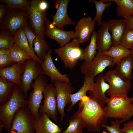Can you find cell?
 <instances>
[{
    "label": "cell",
    "mask_w": 133,
    "mask_h": 133,
    "mask_svg": "<svg viewBox=\"0 0 133 133\" xmlns=\"http://www.w3.org/2000/svg\"><path fill=\"white\" fill-rule=\"evenodd\" d=\"M77 111L83 121L84 127L90 132L99 133L102 123H107L104 108L99 101L90 96L83 97Z\"/></svg>",
    "instance_id": "6da1fadb"
},
{
    "label": "cell",
    "mask_w": 133,
    "mask_h": 133,
    "mask_svg": "<svg viewBox=\"0 0 133 133\" xmlns=\"http://www.w3.org/2000/svg\"><path fill=\"white\" fill-rule=\"evenodd\" d=\"M0 121L5 130L9 133L11 130L13 118L16 112L21 107L28 106V101L18 86L15 84L10 99L0 104Z\"/></svg>",
    "instance_id": "7a4b0ae2"
},
{
    "label": "cell",
    "mask_w": 133,
    "mask_h": 133,
    "mask_svg": "<svg viewBox=\"0 0 133 133\" xmlns=\"http://www.w3.org/2000/svg\"><path fill=\"white\" fill-rule=\"evenodd\" d=\"M48 3L43 0H33L27 11L31 29L39 39H45L44 31L45 26L49 21L47 10Z\"/></svg>",
    "instance_id": "3957f363"
},
{
    "label": "cell",
    "mask_w": 133,
    "mask_h": 133,
    "mask_svg": "<svg viewBox=\"0 0 133 133\" xmlns=\"http://www.w3.org/2000/svg\"><path fill=\"white\" fill-rule=\"evenodd\" d=\"M132 102V98L127 96L113 95L108 98L106 106L104 108L107 118L122 119L125 117L130 110Z\"/></svg>",
    "instance_id": "277c9868"
},
{
    "label": "cell",
    "mask_w": 133,
    "mask_h": 133,
    "mask_svg": "<svg viewBox=\"0 0 133 133\" xmlns=\"http://www.w3.org/2000/svg\"><path fill=\"white\" fill-rule=\"evenodd\" d=\"M29 18L27 11L18 9H6L0 23V31H5L13 35L16 31L28 24Z\"/></svg>",
    "instance_id": "5b68a950"
},
{
    "label": "cell",
    "mask_w": 133,
    "mask_h": 133,
    "mask_svg": "<svg viewBox=\"0 0 133 133\" xmlns=\"http://www.w3.org/2000/svg\"><path fill=\"white\" fill-rule=\"evenodd\" d=\"M80 42L77 38L62 47L55 49V53L63 62L65 66L72 69L76 65L83 50L80 47Z\"/></svg>",
    "instance_id": "8992f818"
},
{
    "label": "cell",
    "mask_w": 133,
    "mask_h": 133,
    "mask_svg": "<svg viewBox=\"0 0 133 133\" xmlns=\"http://www.w3.org/2000/svg\"><path fill=\"white\" fill-rule=\"evenodd\" d=\"M116 65L111 57L97 52L94 58L91 61H84L80 67L83 74L94 78L101 74L107 67H112Z\"/></svg>",
    "instance_id": "52a82bcc"
},
{
    "label": "cell",
    "mask_w": 133,
    "mask_h": 133,
    "mask_svg": "<svg viewBox=\"0 0 133 133\" xmlns=\"http://www.w3.org/2000/svg\"><path fill=\"white\" fill-rule=\"evenodd\" d=\"M34 117L27 106L20 108L12 120L8 133H34Z\"/></svg>",
    "instance_id": "ba28073f"
},
{
    "label": "cell",
    "mask_w": 133,
    "mask_h": 133,
    "mask_svg": "<svg viewBox=\"0 0 133 133\" xmlns=\"http://www.w3.org/2000/svg\"><path fill=\"white\" fill-rule=\"evenodd\" d=\"M24 68L20 78L21 91L26 98L28 92L32 88L33 80L43 75L40 64L31 58L24 63Z\"/></svg>",
    "instance_id": "9c48e42d"
},
{
    "label": "cell",
    "mask_w": 133,
    "mask_h": 133,
    "mask_svg": "<svg viewBox=\"0 0 133 133\" xmlns=\"http://www.w3.org/2000/svg\"><path fill=\"white\" fill-rule=\"evenodd\" d=\"M48 82L47 78L43 75H40L33 83L32 88L33 90L28 96L27 107L34 117L39 113L40 104L43 97V91Z\"/></svg>",
    "instance_id": "30bf717a"
},
{
    "label": "cell",
    "mask_w": 133,
    "mask_h": 133,
    "mask_svg": "<svg viewBox=\"0 0 133 133\" xmlns=\"http://www.w3.org/2000/svg\"><path fill=\"white\" fill-rule=\"evenodd\" d=\"M104 78L110 86L106 94L110 97L116 95H128L132 85L131 82L123 80L117 74L115 70L107 71L104 75Z\"/></svg>",
    "instance_id": "8fae6325"
},
{
    "label": "cell",
    "mask_w": 133,
    "mask_h": 133,
    "mask_svg": "<svg viewBox=\"0 0 133 133\" xmlns=\"http://www.w3.org/2000/svg\"><path fill=\"white\" fill-rule=\"evenodd\" d=\"M43 95L44 98L43 104L40 106L39 113L45 114L57 122L58 112L56 91L53 85L47 84L43 90Z\"/></svg>",
    "instance_id": "7c38bea8"
},
{
    "label": "cell",
    "mask_w": 133,
    "mask_h": 133,
    "mask_svg": "<svg viewBox=\"0 0 133 133\" xmlns=\"http://www.w3.org/2000/svg\"><path fill=\"white\" fill-rule=\"evenodd\" d=\"M53 83L56 91L57 111L62 121L65 116V107L67 104H71L70 95L74 88L70 82L56 81Z\"/></svg>",
    "instance_id": "4fadbf2b"
},
{
    "label": "cell",
    "mask_w": 133,
    "mask_h": 133,
    "mask_svg": "<svg viewBox=\"0 0 133 133\" xmlns=\"http://www.w3.org/2000/svg\"><path fill=\"white\" fill-rule=\"evenodd\" d=\"M52 53V50L50 48L43 62L40 64L43 75L49 76L53 83L56 81L70 82V79L68 75L66 74H62L56 68L51 57Z\"/></svg>",
    "instance_id": "5bb4252c"
},
{
    "label": "cell",
    "mask_w": 133,
    "mask_h": 133,
    "mask_svg": "<svg viewBox=\"0 0 133 133\" xmlns=\"http://www.w3.org/2000/svg\"><path fill=\"white\" fill-rule=\"evenodd\" d=\"M45 35L56 41L60 47L64 46L69 42L72 39L76 38L75 31H65L58 28L53 24L49 20L45 30Z\"/></svg>",
    "instance_id": "9a60e30c"
},
{
    "label": "cell",
    "mask_w": 133,
    "mask_h": 133,
    "mask_svg": "<svg viewBox=\"0 0 133 133\" xmlns=\"http://www.w3.org/2000/svg\"><path fill=\"white\" fill-rule=\"evenodd\" d=\"M56 13L52 17L51 23L59 29L63 30L68 25H75L76 23L68 16L67 8L69 0H58L56 1Z\"/></svg>",
    "instance_id": "2e32d148"
},
{
    "label": "cell",
    "mask_w": 133,
    "mask_h": 133,
    "mask_svg": "<svg viewBox=\"0 0 133 133\" xmlns=\"http://www.w3.org/2000/svg\"><path fill=\"white\" fill-rule=\"evenodd\" d=\"M95 22L89 16L83 17L76 23L75 35L81 43H83L89 39L94 31Z\"/></svg>",
    "instance_id": "e0dca14e"
},
{
    "label": "cell",
    "mask_w": 133,
    "mask_h": 133,
    "mask_svg": "<svg viewBox=\"0 0 133 133\" xmlns=\"http://www.w3.org/2000/svg\"><path fill=\"white\" fill-rule=\"evenodd\" d=\"M35 133H61V129L44 114L39 113L34 117Z\"/></svg>",
    "instance_id": "ac0fdd59"
},
{
    "label": "cell",
    "mask_w": 133,
    "mask_h": 133,
    "mask_svg": "<svg viewBox=\"0 0 133 133\" xmlns=\"http://www.w3.org/2000/svg\"><path fill=\"white\" fill-rule=\"evenodd\" d=\"M97 32V43L98 52L101 54L109 49L112 42L107 22H102Z\"/></svg>",
    "instance_id": "d6986e66"
},
{
    "label": "cell",
    "mask_w": 133,
    "mask_h": 133,
    "mask_svg": "<svg viewBox=\"0 0 133 133\" xmlns=\"http://www.w3.org/2000/svg\"><path fill=\"white\" fill-rule=\"evenodd\" d=\"M24 68V63H12L8 66L0 69V77L14 83L19 87Z\"/></svg>",
    "instance_id": "ffe728a7"
},
{
    "label": "cell",
    "mask_w": 133,
    "mask_h": 133,
    "mask_svg": "<svg viewBox=\"0 0 133 133\" xmlns=\"http://www.w3.org/2000/svg\"><path fill=\"white\" fill-rule=\"evenodd\" d=\"M109 87V84L105 80L104 75L100 74L96 76L92 89L89 91L90 96L102 104H105L108 98L105 95Z\"/></svg>",
    "instance_id": "44dd1931"
},
{
    "label": "cell",
    "mask_w": 133,
    "mask_h": 133,
    "mask_svg": "<svg viewBox=\"0 0 133 133\" xmlns=\"http://www.w3.org/2000/svg\"><path fill=\"white\" fill-rule=\"evenodd\" d=\"M109 31L111 33L113 46L120 44L122 38L127 27L124 19H111L107 21Z\"/></svg>",
    "instance_id": "7402d4cb"
},
{
    "label": "cell",
    "mask_w": 133,
    "mask_h": 133,
    "mask_svg": "<svg viewBox=\"0 0 133 133\" xmlns=\"http://www.w3.org/2000/svg\"><path fill=\"white\" fill-rule=\"evenodd\" d=\"M117 65L115 70L117 74L124 81L130 82L133 68V59L131 55L122 59Z\"/></svg>",
    "instance_id": "603a6c76"
},
{
    "label": "cell",
    "mask_w": 133,
    "mask_h": 133,
    "mask_svg": "<svg viewBox=\"0 0 133 133\" xmlns=\"http://www.w3.org/2000/svg\"><path fill=\"white\" fill-rule=\"evenodd\" d=\"M95 78L85 75L84 78V82L83 85L76 93L71 94L70 95L71 104L68 108V112L71 111L74 105L82 98L86 96L87 92L91 91L95 83Z\"/></svg>",
    "instance_id": "cb8c5ba5"
},
{
    "label": "cell",
    "mask_w": 133,
    "mask_h": 133,
    "mask_svg": "<svg viewBox=\"0 0 133 133\" xmlns=\"http://www.w3.org/2000/svg\"><path fill=\"white\" fill-rule=\"evenodd\" d=\"M15 40V43L20 48L28 53L32 58L39 63L42 62L31 50L27 39L25 34L23 28L16 31L13 35Z\"/></svg>",
    "instance_id": "d4e9b609"
},
{
    "label": "cell",
    "mask_w": 133,
    "mask_h": 133,
    "mask_svg": "<svg viewBox=\"0 0 133 133\" xmlns=\"http://www.w3.org/2000/svg\"><path fill=\"white\" fill-rule=\"evenodd\" d=\"M101 54L111 57L117 65L122 59L130 55L131 52L130 50L119 45L112 46L107 51Z\"/></svg>",
    "instance_id": "484cf974"
},
{
    "label": "cell",
    "mask_w": 133,
    "mask_h": 133,
    "mask_svg": "<svg viewBox=\"0 0 133 133\" xmlns=\"http://www.w3.org/2000/svg\"><path fill=\"white\" fill-rule=\"evenodd\" d=\"M9 54L12 63H24L32 58L31 56L15 43L9 49Z\"/></svg>",
    "instance_id": "4316f807"
},
{
    "label": "cell",
    "mask_w": 133,
    "mask_h": 133,
    "mask_svg": "<svg viewBox=\"0 0 133 133\" xmlns=\"http://www.w3.org/2000/svg\"><path fill=\"white\" fill-rule=\"evenodd\" d=\"M97 32L93 31L89 44L83 50L80 60H84L86 62L91 61L94 58L97 50Z\"/></svg>",
    "instance_id": "83f0119b"
},
{
    "label": "cell",
    "mask_w": 133,
    "mask_h": 133,
    "mask_svg": "<svg viewBox=\"0 0 133 133\" xmlns=\"http://www.w3.org/2000/svg\"><path fill=\"white\" fill-rule=\"evenodd\" d=\"M117 5L116 12L118 16L124 19L133 13V3L131 0H111Z\"/></svg>",
    "instance_id": "f1b7e54d"
},
{
    "label": "cell",
    "mask_w": 133,
    "mask_h": 133,
    "mask_svg": "<svg viewBox=\"0 0 133 133\" xmlns=\"http://www.w3.org/2000/svg\"><path fill=\"white\" fill-rule=\"evenodd\" d=\"M15 85L12 82L0 77V104L10 99Z\"/></svg>",
    "instance_id": "f546056e"
},
{
    "label": "cell",
    "mask_w": 133,
    "mask_h": 133,
    "mask_svg": "<svg viewBox=\"0 0 133 133\" xmlns=\"http://www.w3.org/2000/svg\"><path fill=\"white\" fill-rule=\"evenodd\" d=\"M84 127L83 120L77 111L72 116L69 121L68 126L62 133H80L82 132V129Z\"/></svg>",
    "instance_id": "4dcf8cb0"
},
{
    "label": "cell",
    "mask_w": 133,
    "mask_h": 133,
    "mask_svg": "<svg viewBox=\"0 0 133 133\" xmlns=\"http://www.w3.org/2000/svg\"><path fill=\"white\" fill-rule=\"evenodd\" d=\"M90 2L93 3L96 9V15L93 20L96 22L98 25L100 26L102 22V16L105 10L112 5L111 1L109 0H90Z\"/></svg>",
    "instance_id": "1f68e13d"
},
{
    "label": "cell",
    "mask_w": 133,
    "mask_h": 133,
    "mask_svg": "<svg viewBox=\"0 0 133 133\" xmlns=\"http://www.w3.org/2000/svg\"><path fill=\"white\" fill-rule=\"evenodd\" d=\"M33 49L37 56L42 61L50 48L47 42L44 39H39L36 36L33 42Z\"/></svg>",
    "instance_id": "d6a6232c"
},
{
    "label": "cell",
    "mask_w": 133,
    "mask_h": 133,
    "mask_svg": "<svg viewBox=\"0 0 133 133\" xmlns=\"http://www.w3.org/2000/svg\"><path fill=\"white\" fill-rule=\"evenodd\" d=\"M0 2L5 4L7 9H18L27 11L31 1L26 0H1Z\"/></svg>",
    "instance_id": "836d02e7"
},
{
    "label": "cell",
    "mask_w": 133,
    "mask_h": 133,
    "mask_svg": "<svg viewBox=\"0 0 133 133\" xmlns=\"http://www.w3.org/2000/svg\"><path fill=\"white\" fill-rule=\"evenodd\" d=\"M0 49H9L15 43L13 35L5 31H0Z\"/></svg>",
    "instance_id": "e575fe53"
},
{
    "label": "cell",
    "mask_w": 133,
    "mask_h": 133,
    "mask_svg": "<svg viewBox=\"0 0 133 133\" xmlns=\"http://www.w3.org/2000/svg\"><path fill=\"white\" fill-rule=\"evenodd\" d=\"M120 45L130 50L133 48V30L128 27Z\"/></svg>",
    "instance_id": "d590c367"
},
{
    "label": "cell",
    "mask_w": 133,
    "mask_h": 133,
    "mask_svg": "<svg viewBox=\"0 0 133 133\" xmlns=\"http://www.w3.org/2000/svg\"><path fill=\"white\" fill-rule=\"evenodd\" d=\"M120 120L117 119L111 121L110 126L103 123L101 124V127H104L110 133H123L122 128H120Z\"/></svg>",
    "instance_id": "8d00e7d4"
},
{
    "label": "cell",
    "mask_w": 133,
    "mask_h": 133,
    "mask_svg": "<svg viewBox=\"0 0 133 133\" xmlns=\"http://www.w3.org/2000/svg\"><path fill=\"white\" fill-rule=\"evenodd\" d=\"M25 36L28 41L30 47L32 50L34 52L33 45L36 36L27 24L23 27Z\"/></svg>",
    "instance_id": "74e56055"
},
{
    "label": "cell",
    "mask_w": 133,
    "mask_h": 133,
    "mask_svg": "<svg viewBox=\"0 0 133 133\" xmlns=\"http://www.w3.org/2000/svg\"><path fill=\"white\" fill-rule=\"evenodd\" d=\"M12 63L9 54L0 56V69L8 66Z\"/></svg>",
    "instance_id": "f35d334b"
},
{
    "label": "cell",
    "mask_w": 133,
    "mask_h": 133,
    "mask_svg": "<svg viewBox=\"0 0 133 133\" xmlns=\"http://www.w3.org/2000/svg\"><path fill=\"white\" fill-rule=\"evenodd\" d=\"M122 130L123 133H133V120L125 123Z\"/></svg>",
    "instance_id": "ab89813d"
},
{
    "label": "cell",
    "mask_w": 133,
    "mask_h": 133,
    "mask_svg": "<svg viewBox=\"0 0 133 133\" xmlns=\"http://www.w3.org/2000/svg\"><path fill=\"white\" fill-rule=\"evenodd\" d=\"M131 98L132 102L130 110L127 116L124 118L120 120V122L121 124L130 119L133 116V97Z\"/></svg>",
    "instance_id": "60d3db41"
},
{
    "label": "cell",
    "mask_w": 133,
    "mask_h": 133,
    "mask_svg": "<svg viewBox=\"0 0 133 133\" xmlns=\"http://www.w3.org/2000/svg\"><path fill=\"white\" fill-rule=\"evenodd\" d=\"M124 19L128 27L133 30V16L131 15Z\"/></svg>",
    "instance_id": "b9f144b4"
},
{
    "label": "cell",
    "mask_w": 133,
    "mask_h": 133,
    "mask_svg": "<svg viewBox=\"0 0 133 133\" xmlns=\"http://www.w3.org/2000/svg\"><path fill=\"white\" fill-rule=\"evenodd\" d=\"M6 10V6L5 5H0V23H1Z\"/></svg>",
    "instance_id": "7bdbcfd3"
},
{
    "label": "cell",
    "mask_w": 133,
    "mask_h": 133,
    "mask_svg": "<svg viewBox=\"0 0 133 133\" xmlns=\"http://www.w3.org/2000/svg\"><path fill=\"white\" fill-rule=\"evenodd\" d=\"M9 49L5 48L0 49V56L2 55L9 53Z\"/></svg>",
    "instance_id": "ee69618b"
},
{
    "label": "cell",
    "mask_w": 133,
    "mask_h": 133,
    "mask_svg": "<svg viewBox=\"0 0 133 133\" xmlns=\"http://www.w3.org/2000/svg\"><path fill=\"white\" fill-rule=\"evenodd\" d=\"M4 128V126L3 124L0 121V133H1L2 129Z\"/></svg>",
    "instance_id": "f6af8a7d"
},
{
    "label": "cell",
    "mask_w": 133,
    "mask_h": 133,
    "mask_svg": "<svg viewBox=\"0 0 133 133\" xmlns=\"http://www.w3.org/2000/svg\"><path fill=\"white\" fill-rule=\"evenodd\" d=\"M131 52V56H132L133 59V48L132 49L130 50Z\"/></svg>",
    "instance_id": "bcb514c9"
},
{
    "label": "cell",
    "mask_w": 133,
    "mask_h": 133,
    "mask_svg": "<svg viewBox=\"0 0 133 133\" xmlns=\"http://www.w3.org/2000/svg\"><path fill=\"white\" fill-rule=\"evenodd\" d=\"M102 133H110L109 132H106L105 131H104Z\"/></svg>",
    "instance_id": "7dc6e473"
},
{
    "label": "cell",
    "mask_w": 133,
    "mask_h": 133,
    "mask_svg": "<svg viewBox=\"0 0 133 133\" xmlns=\"http://www.w3.org/2000/svg\"><path fill=\"white\" fill-rule=\"evenodd\" d=\"M132 2L133 3V0H131Z\"/></svg>",
    "instance_id": "c3c4849f"
},
{
    "label": "cell",
    "mask_w": 133,
    "mask_h": 133,
    "mask_svg": "<svg viewBox=\"0 0 133 133\" xmlns=\"http://www.w3.org/2000/svg\"><path fill=\"white\" fill-rule=\"evenodd\" d=\"M80 133H83V132H82H82H81Z\"/></svg>",
    "instance_id": "681fc988"
},
{
    "label": "cell",
    "mask_w": 133,
    "mask_h": 133,
    "mask_svg": "<svg viewBox=\"0 0 133 133\" xmlns=\"http://www.w3.org/2000/svg\"><path fill=\"white\" fill-rule=\"evenodd\" d=\"M133 15V13L132 14V15Z\"/></svg>",
    "instance_id": "f907efd6"
}]
</instances>
